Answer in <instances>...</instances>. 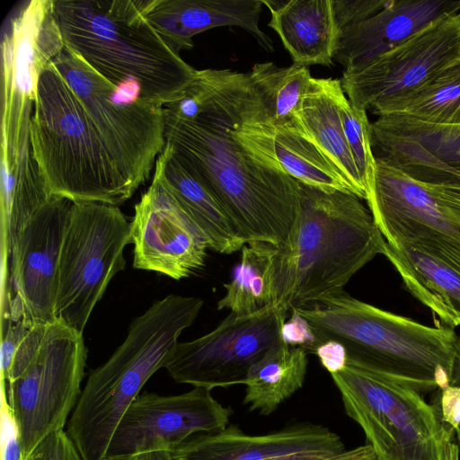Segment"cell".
Masks as SVG:
<instances>
[{
  "label": "cell",
  "instance_id": "ffe728a7",
  "mask_svg": "<svg viewBox=\"0 0 460 460\" xmlns=\"http://www.w3.org/2000/svg\"><path fill=\"white\" fill-rule=\"evenodd\" d=\"M460 0H388L375 15L341 31L333 60L348 68L379 56L445 13Z\"/></svg>",
  "mask_w": 460,
  "mask_h": 460
},
{
  "label": "cell",
  "instance_id": "4316f807",
  "mask_svg": "<svg viewBox=\"0 0 460 460\" xmlns=\"http://www.w3.org/2000/svg\"><path fill=\"white\" fill-rule=\"evenodd\" d=\"M276 246L251 242L243 246L241 259L217 309L247 314L274 305L276 298L274 257Z\"/></svg>",
  "mask_w": 460,
  "mask_h": 460
},
{
  "label": "cell",
  "instance_id": "60d3db41",
  "mask_svg": "<svg viewBox=\"0 0 460 460\" xmlns=\"http://www.w3.org/2000/svg\"><path fill=\"white\" fill-rule=\"evenodd\" d=\"M124 460H172L169 451H152L132 456Z\"/></svg>",
  "mask_w": 460,
  "mask_h": 460
},
{
  "label": "cell",
  "instance_id": "277c9868",
  "mask_svg": "<svg viewBox=\"0 0 460 460\" xmlns=\"http://www.w3.org/2000/svg\"><path fill=\"white\" fill-rule=\"evenodd\" d=\"M64 45L113 85L136 79L143 98L165 106L181 99L197 75L153 28L142 0H58Z\"/></svg>",
  "mask_w": 460,
  "mask_h": 460
},
{
  "label": "cell",
  "instance_id": "e0dca14e",
  "mask_svg": "<svg viewBox=\"0 0 460 460\" xmlns=\"http://www.w3.org/2000/svg\"><path fill=\"white\" fill-rule=\"evenodd\" d=\"M383 254L409 292L450 327L460 326V240L433 231Z\"/></svg>",
  "mask_w": 460,
  "mask_h": 460
},
{
  "label": "cell",
  "instance_id": "44dd1931",
  "mask_svg": "<svg viewBox=\"0 0 460 460\" xmlns=\"http://www.w3.org/2000/svg\"><path fill=\"white\" fill-rule=\"evenodd\" d=\"M330 429L310 422L289 425L264 435L245 434L236 425L196 434L170 453L172 460H268L275 456L334 438Z\"/></svg>",
  "mask_w": 460,
  "mask_h": 460
},
{
  "label": "cell",
  "instance_id": "ba28073f",
  "mask_svg": "<svg viewBox=\"0 0 460 460\" xmlns=\"http://www.w3.org/2000/svg\"><path fill=\"white\" fill-rule=\"evenodd\" d=\"M130 222L118 206L72 202L60 248L55 317L83 333L111 279L126 265Z\"/></svg>",
  "mask_w": 460,
  "mask_h": 460
},
{
  "label": "cell",
  "instance_id": "484cf974",
  "mask_svg": "<svg viewBox=\"0 0 460 460\" xmlns=\"http://www.w3.org/2000/svg\"><path fill=\"white\" fill-rule=\"evenodd\" d=\"M371 110L378 117L432 125H460V59L412 91Z\"/></svg>",
  "mask_w": 460,
  "mask_h": 460
},
{
  "label": "cell",
  "instance_id": "ac0fdd59",
  "mask_svg": "<svg viewBox=\"0 0 460 460\" xmlns=\"http://www.w3.org/2000/svg\"><path fill=\"white\" fill-rule=\"evenodd\" d=\"M366 200L377 228L392 246L433 231L460 240V223L421 183L381 158L376 157L375 178Z\"/></svg>",
  "mask_w": 460,
  "mask_h": 460
},
{
  "label": "cell",
  "instance_id": "b9f144b4",
  "mask_svg": "<svg viewBox=\"0 0 460 460\" xmlns=\"http://www.w3.org/2000/svg\"><path fill=\"white\" fill-rule=\"evenodd\" d=\"M459 448L456 443L450 440L446 447L444 460H459Z\"/></svg>",
  "mask_w": 460,
  "mask_h": 460
},
{
  "label": "cell",
  "instance_id": "7a4b0ae2",
  "mask_svg": "<svg viewBox=\"0 0 460 460\" xmlns=\"http://www.w3.org/2000/svg\"><path fill=\"white\" fill-rule=\"evenodd\" d=\"M300 186L295 225L274 257V305L286 312L343 290L386 243L355 194Z\"/></svg>",
  "mask_w": 460,
  "mask_h": 460
},
{
  "label": "cell",
  "instance_id": "ab89813d",
  "mask_svg": "<svg viewBox=\"0 0 460 460\" xmlns=\"http://www.w3.org/2000/svg\"><path fill=\"white\" fill-rule=\"evenodd\" d=\"M450 385H460V335L458 336L456 342ZM455 436L456 438V444L460 453V426L455 429Z\"/></svg>",
  "mask_w": 460,
  "mask_h": 460
},
{
  "label": "cell",
  "instance_id": "7bdbcfd3",
  "mask_svg": "<svg viewBox=\"0 0 460 460\" xmlns=\"http://www.w3.org/2000/svg\"><path fill=\"white\" fill-rule=\"evenodd\" d=\"M27 460H31L30 458H28Z\"/></svg>",
  "mask_w": 460,
  "mask_h": 460
},
{
  "label": "cell",
  "instance_id": "4fadbf2b",
  "mask_svg": "<svg viewBox=\"0 0 460 460\" xmlns=\"http://www.w3.org/2000/svg\"><path fill=\"white\" fill-rule=\"evenodd\" d=\"M234 413L205 387L176 395L145 392L128 406L110 441L106 460L171 452L193 435L224 430Z\"/></svg>",
  "mask_w": 460,
  "mask_h": 460
},
{
  "label": "cell",
  "instance_id": "cb8c5ba5",
  "mask_svg": "<svg viewBox=\"0 0 460 460\" xmlns=\"http://www.w3.org/2000/svg\"><path fill=\"white\" fill-rule=\"evenodd\" d=\"M341 86L340 79L315 78L313 88L303 100L300 117L311 139L354 188L357 196L366 199V190L339 113L336 95Z\"/></svg>",
  "mask_w": 460,
  "mask_h": 460
},
{
  "label": "cell",
  "instance_id": "3957f363",
  "mask_svg": "<svg viewBox=\"0 0 460 460\" xmlns=\"http://www.w3.org/2000/svg\"><path fill=\"white\" fill-rule=\"evenodd\" d=\"M295 309L312 325L316 347L338 341L346 349L348 362L419 393L450 385L458 339L451 327L421 324L344 290Z\"/></svg>",
  "mask_w": 460,
  "mask_h": 460
},
{
  "label": "cell",
  "instance_id": "6da1fadb",
  "mask_svg": "<svg viewBox=\"0 0 460 460\" xmlns=\"http://www.w3.org/2000/svg\"><path fill=\"white\" fill-rule=\"evenodd\" d=\"M240 72L198 70L201 112L194 120L164 107L165 142L181 165L221 203L246 241L285 243L300 206V182L269 167L232 137L231 106Z\"/></svg>",
  "mask_w": 460,
  "mask_h": 460
},
{
  "label": "cell",
  "instance_id": "2e32d148",
  "mask_svg": "<svg viewBox=\"0 0 460 460\" xmlns=\"http://www.w3.org/2000/svg\"><path fill=\"white\" fill-rule=\"evenodd\" d=\"M375 157L428 183H460V125H432L389 116L371 123Z\"/></svg>",
  "mask_w": 460,
  "mask_h": 460
},
{
  "label": "cell",
  "instance_id": "7c38bea8",
  "mask_svg": "<svg viewBox=\"0 0 460 460\" xmlns=\"http://www.w3.org/2000/svg\"><path fill=\"white\" fill-rule=\"evenodd\" d=\"M460 59V11L445 13L390 50L345 68L350 103L367 111L417 88Z\"/></svg>",
  "mask_w": 460,
  "mask_h": 460
},
{
  "label": "cell",
  "instance_id": "4dcf8cb0",
  "mask_svg": "<svg viewBox=\"0 0 460 460\" xmlns=\"http://www.w3.org/2000/svg\"><path fill=\"white\" fill-rule=\"evenodd\" d=\"M1 460H25L16 421L6 400L4 385L1 389Z\"/></svg>",
  "mask_w": 460,
  "mask_h": 460
},
{
  "label": "cell",
  "instance_id": "1f68e13d",
  "mask_svg": "<svg viewBox=\"0 0 460 460\" xmlns=\"http://www.w3.org/2000/svg\"><path fill=\"white\" fill-rule=\"evenodd\" d=\"M31 460H83L66 431L45 438L29 457Z\"/></svg>",
  "mask_w": 460,
  "mask_h": 460
},
{
  "label": "cell",
  "instance_id": "5bb4252c",
  "mask_svg": "<svg viewBox=\"0 0 460 460\" xmlns=\"http://www.w3.org/2000/svg\"><path fill=\"white\" fill-rule=\"evenodd\" d=\"M72 201L52 197L18 233L10 257L9 319L56 322L55 298L60 248Z\"/></svg>",
  "mask_w": 460,
  "mask_h": 460
},
{
  "label": "cell",
  "instance_id": "9c48e42d",
  "mask_svg": "<svg viewBox=\"0 0 460 460\" xmlns=\"http://www.w3.org/2000/svg\"><path fill=\"white\" fill-rule=\"evenodd\" d=\"M87 349L83 333L54 322L25 370L3 383L24 459L49 435L62 430L81 394Z\"/></svg>",
  "mask_w": 460,
  "mask_h": 460
},
{
  "label": "cell",
  "instance_id": "83f0119b",
  "mask_svg": "<svg viewBox=\"0 0 460 460\" xmlns=\"http://www.w3.org/2000/svg\"><path fill=\"white\" fill-rule=\"evenodd\" d=\"M248 74L264 101L272 126L306 131L300 117L301 106L315 80L308 67L295 64L282 67L263 62L254 64Z\"/></svg>",
  "mask_w": 460,
  "mask_h": 460
},
{
  "label": "cell",
  "instance_id": "d4e9b609",
  "mask_svg": "<svg viewBox=\"0 0 460 460\" xmlns=\"http://www.w3.org/2000/svg\"><path fill=\"white\" fill-rule=\"evenodd\" d=\"M307 352L284 342L269 350L251 368L243 383V403L268 416L299 390L307 372Z\"/></svg>",
  "mask_w": 460,
  "mask_h": 460
},
{
  "label": "cell",
  "instance_id": "8d00e7d4",
  "mask_svg": "<svg viewBox=\"0 0 460 460\" xmlns=\"http://www.w3.org/2000/svg\"><path fill=\"white\" fill-rule=\"evenodd\" d=\"M441 418L447 429L455 433L460 426V385H448L437 389Z\"/></svg>",
  "mask_w": 460,
  "mask_h": 460
},
{
  "label": "cell",
  "instance_id": "603a6c76",
  "mask_svg": "<svg viewBox=\"0 0 460 460\" xmlns=\"http://www.w3.org/2000/svg\"><path fill=\"white\" fill-rule=\"evenodd\" d=\"M154 177L177 200L205 236L208 248L230 254L246 241L217 198L177 160L170 144L156 159Z\"/></svg>",
  "mask_w": 460,
  "mask_h": 460
},
{
  "label": "cell",
  "instance_id": "8fae6325",
  "mask_svg": "<svg viewBox=\"0 0 460 460\" xmlns=\"http://www.w3.org/2000/svg\"><path fill=\"white\" fill-rule=\"evenodd\" d=\"M287 312L275 305L258 312L230 314L211 332L178 342L164 368L181 384L212 390L244 383L252 367L282 343Z\"/></svg>",
  "mask_w": 460,
  "mask_h": 460
},
{
  "label": "cell",
  "instance_id": "f1b7e54d",
  "mask_svg": "<svg viewBox=\"0 0 460 460\" xmlns=\"http://www.w3.org/2000/svg\"><path fill=\"white\" fill-rule=\"evenodd\" d=\"M336 99L345 137L367 194L376 171L371 123L367 111L355 108L346 97L342 86L338 89Z\"/></svg>",
  "mask_w": 460,
  "mask_h": 460
},
{
  "label": "cell",
  "instance_id": "d590c367",
  "mask_svg": "<svg viewBox=\"0 0 460 460\" xmlns=\"http://www.w3.org/2000/svg\"><path fill=\"white\" fill-rule=\"evenodd\" d=\"M419 182L447 214L460 223V183Z\"/></svg>",
  "mask_w": 460,
  "mask_h": 460
},
{
  "label": "cell",
  "instance_id": "7402d4cb",
  "mask_svg": "<svg viewBox=\"0 0 460 460\" xmlns=\"http://www.w3.org/2000/svg\"><path fill=\"white\" fill-rule=\"evenodd\" d=\"M270 12L269 26L276 31L293 64L332 65L339 29L332 0H261Z\"/></svg>",
  "mask_w": 460,
  "mask_h": 460
},
{
  "label": "cell",
  "instance_id": "d6986e66",
  "mask_svg": "<svg viewBox=\"0 0 460 460\" xmlns=\"http://www.w3.org/2000/svg\"><path fill=\"white\" fill-rule=\"evenodd\" d=\"M261 0H142L145 17L177 52L193 48L192 38L221 26L249 32L267 51L272 40L259 27Z\"/></svg>",
  "mask_w": 460,
  "mask_h": 460
},
{
  "label": "cell",
  "instance_id": "e575fe53",
  "mask_svg": "<svg viewBox=\"0 0 460 460\" xmlns=\"http://www.w3.org/2000/svg\"><path fill=\"white\" fill-rule=\"evenodd\" d=\"M33 323L23 321L13 322L9 319L7 327L3 332L1 342V375L4 382L9 373L15 352Z\"/></svg>",
  "mask_w": 460,
  "mask_h": 460
},
{
  "label": "cell",
  "instance_id": "f35d334b",
  "mask_svg": "<svg viewBox=\"0 0 460 460\" xmlns=\"http://www.w3.org/2000/svg\"><path fill=\"white\" fill-rule=\"evenodd\" d=\"M110 97L117 104H135L144 99L141 84L136 79L124 80L119 84L114 85Z\"/></svg>",
  "mask_w": 460,
  "mask_h": 460
},
{
  "label": "cell",
  "instance_id": "d6a6232c",
  "mask_svg": "<svg viewBox=\"0 0 460 460\" xmlns=\"http://www.w3.org/2000/svg\"><path fill=\"white\" fill-rule=\"evenodd\" d=\"M49 324H31L15 352L7 377L3 383L15 379L25 370L39 350Z\"/></svg>",
  "mask_w": 460,
  "mask_h": 460
},
{
  "label": "cell",
  "instance_id": "f546056e",
  "mask_svg": "<svg viewBox=\"0 0 460 460\" xmlns=\"http://www.w3.org/2000/svg\"><path fill=\"white\" fill-rule=\"evenodd\" d=\"M385 0H332L335 20L339 29L360 22L381 11Z\"/></svg>",
  "mask_w": 460,
  "mask_h": 460
},
{
  "label": "cell",
  "instance_id": "5b68a950",
  "mask_svg": "<svg viewBox=\"0 0 460 460\" xmlns=\"http://www.w3.org/2000/svg\"><path fill=\"white\" fill-rule=\"evenodd\" d=\"M202 305L200 298L175 294L155 301L132 321L111 358L90 373L66 427L83 460H106L123 414L146 382L164 367L181 333Z\"/></svg>",
  "mask_w": 460,
  "mask_h": 460
},
{
  "label": "cell",
  "instance_id": "836d02e7",
  "mask_svg": "<svg viewBox=\"0 0 460 460\" xmlns=\"http://www.w3.org/2000/svg\"><path fill=\"white\" fill-rule=\"evenodd\" d=\"M291 316L281 328V340L290 347H301L307 353H314L316 337L310 323L296 309L291 310Z\"/></svg>",
  "mask_w": 460,
  "mask_h": 460
},
{
  "label": "cell",
  "instance_id": "52a82bcc",
  "mask_svg": "<svg viewBox=\"0 0 460 460\" xmlns=\"http://www.w3.org/2000/svg\"><path fill=\"white\" fill-rule=\"evenodd\" d=\"M331 376L375 460L445 459L455 433L442 420L437 393L428 403L420 393L348 361Z\"/></svg>",
  "mask_w": 460,
  "mask_h": 460
},
{
  "label": "cell",
  "instance_id": "74e56055",
  "mask_svg": "<svg viewBox=\"0 0 460 460\" xmlns=\"http://www.w3.org/2000/svg\"><path fill=\"white\" fill-rule=\"evenodd\" d=\"M322 366L332 375L343 370L347 365V351L345 347L335 341H325L320 343L314 353Z\"/></svg>",
  "mask_w": 460,
  "mask_h": 460
},
{
  "label": "cell",
  "instance_id": "30bf717a",
  "mask_svg": "<svg viewBox=\"0 0 460 460\" xmlns=\"http://www.w3.org/2000/svg\"><path fill=\"white\" fill-rule=\"evenodd\" d=\"M52 62L75 93L120 172L134 191L146 182L165 146L164 106L142 99L111 100L114 85L64 47Z\"/></svg>",
  "mask_w": 460,
  "mask_h": 460
},
{
  "label": "cell",
  "instance_id": "8992f818",
  "mask_svg": "<svg viewBox=\"0 0 460 460\" xmlns=\"http://www.w3.org/2000/svg\"><path fill=\"white\" fill-rule=\"evenodd\" d=\"M30 139L51 197L118 206L134 194L83 104L52 61L39 77Z\"/></svg>",
  "mask_w": 460,
  "mask_h": 460
},
{
  "label": "cell",
  "instance_id": "9a60e30c",
  "mask_svg": "<svg viewBox=\"0 0 460 460\" xmlns=\"http://www.w3.org/2000/svg\"><path fill=\"white\" fill-rule=\"evenodd\" d=\"M133 267L179 280L204 266L208 244L191 218L153 176L130 222Z\"/></svg>",
  "mask_w": 460,
  "mask_h": 460
}]
</instances>
